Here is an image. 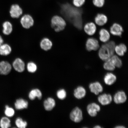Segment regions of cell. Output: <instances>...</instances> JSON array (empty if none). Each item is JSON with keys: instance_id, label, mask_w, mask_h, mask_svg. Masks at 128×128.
<instances>
[{"instance_id": "cell-1", "label": "cell", "mask_w": 128, "mask_h": 128, "mask_svg": "<svg viewBox=\"0 0 128 128\" xmlns=\"http://www.w3.org/2000/svg\"><path fill=\"white\" fill-rule=\"evenodd\" d=\"M61 11L62 14L77 28L81 30L82 28V15L83 13L82 7H75L72 3L67 2L61 6Z\"/></svg>"}, {"instance_id": "cell-2", "label": "cell", "mask_w": 128, "mask_h": 128, "mask_svg": "<svg viewBox=\"0 0 128 128\" xmlns=\"http://www.w3.org/2000/svg\"><path fill=\"white\" fill-rule=\"evenodd\" d=\"M116 44L113 41H108L102 45L98 52L99 57L102 60H108L114 55Z\"/></svg>"}, {"instance_id": "cell-3", "label": "cell", "mask_w": 128, "mask_h": 128, "mask_svg": "<svg viewBox=\"0 0 128 128\" xmlns=\"http://www.w3.org/2000/svg\"><path fill=\"white\" fill-rule=\"evenodd\" d=\"M51 26L54 31L58 32L64 29L66 26V23L63 18L58 15H55L51 19Z\"/></svg>"}, {"instance_id": "cell-4", "label": "cell", "mask_w": 128, "mask_h": 128, "mask_svg": "<svg viewBox=\"0 0 128 128\" xmlns=\"http://www.w3.org/2000/svg\"><path fill=\"white\" fill-rule=\"evenodd\" d=\"M20 22L23 28L28 29L33 26L34 24V20L31 15L26 14L22 16Z\"/></svg>"}, {"instance_id": "cell-5", "label": "cell", "mask_w": 128, "mask_h": 128, "mask_svg": "<svg viewBox=\"0 0 128 128\" xmlns=\"http://www.w3.org/2000/svg\"><path fill=\"white\" fill-rule=\"evenodd\" d=\"M70 119L72 121L76 123H79L83 119L82 111L78 107L72 110L70 113Z\"/></svg>"}, {"instance_id": "cell-6", "label": "cell", "mask_w": 128, "mask_h": 128, "mask_svg": "<svg viewBox=\"0 0 128 128\" xmlns=\"http://www.w3.org/2000/svg\"><path fill=\"white\" fill-rule=\"evenodd\" d=\"M100 47L98 41L95 38H89L86 41V49L89 52L97 50L100 48Z\"/></svg>"}, {"instance_id": "cell-7", "label": "cell", "mask_w": 128, "mask_h": 128, "mask_svg": "<svg viewBox=\"0 0 128 128\" xmlns=\"http://www.w3.org/2000/svg\"><path fill=\"white\" fill-rule=\"evenodd\" d=\"M11 17L14 18H18L23 13V10L20 5L17 4H12L10 11Z\"/></svg>"}, {"instance_id": "cell-8", "label": "cell", "mask_w": 128, "mask_h": 128, "mask_svg": "<svg viewBox=\"0 0 128 128\" xmlns=\"http://www.w3.org/2000/svg\"><path fill=\"white\" fill-rule=\"evenodd\" d=\"M87 110L90 116L92 117H95L96 116L97 112L100 111V106L97 104L92 103L88 105Z\"/></svg>"}, {"instance_id": "cell-9", "label": "cell", "mask_w": 128, "mask_h": 128, "mask_svg": "<svg viewBox=\"0 0 128 128\" xmlns=\"http://www.w3.org/2000/svg\"><path fill=\"white\" fill-rule=\"evenodd\" d=\"M12 66L16 71L19 72H23L25 69L24 62L20 58H17L15 59L13 62Z\"/></svg>"}, {"instance_id": "cell-10", "label": "cell", "mask_w": 128, "mask_h": 128, "mask_svg": "<svg viewBox=\"0 0 128 128\" xmlns=\"http://www.w3.org/2000/svg\"><path fill=\"white\" fill-rule=\"evenodd\" d=\"M12 69V65L9 62L4 61L0 62V74L7 75L8 74Z\"/></svg>"}, {"instance_id": "cell-11", "label": "cell", "mask_w": 128, "mask_h": 128, "mask_svg": "<svg viewBox=\"0 0 128 128\" xmlns=\"http://www.w3.org/2000/svg\"><path fill=\"white\" fill-rule=\"evenodd\" d=\"M127 100V96L124 91H120L116 93L114 97V100L116 104H122Z\"/></svg>"}, {"instance_id": "cell-12", "label": "cell", "mask_w": 128, "mask_h": 128, "mask_svg": "<svg viewBox=\"0 0 128 128\" xmlns=\"http://www.w3.org/2000/svg\"><path fill=\"white\" fill-rule=\"evenodd\" d=\"M89 88L91 92L96 95L103 92V90L102 84L98 82L91 83L89 84Z\"/></svg>"}, {"instance_id": "cell-13", "label": "cell", "mask_w": 128, "mask_h": 128, "mask_svg": "<svg viewBox=\"0 0 128 128\" xmlns=\"http://www.w3.org/2000/svg\"><path fill=\"white\" fill-rule=\"evenodd\" d=\"M124 30L121 25L117 23H114L110 28V32L114 36H120Z\"/></svg>"}, {"instance_id": "cell-14", "label": "cell", "mask_w": 128, "mask_h": 128, "mask_svg": "<svg viewBox=\"0 0 128 128\" xmlns=\"http://www.w3.org/2000/svg\"><path fill=\"white\" fill-rule=\"evenodd\" d=\"M52 41L49 38H43L40 43V46L41 49L46 52L52 49Z\"/></svg>"}, {"instance_id": "cell-15", "label": "cell", "mask_w": 128, "mask_h": 128, "mask_svg": "<svg viewBox=\"0 0 128 128\" xmlns=\"http://www.w3.org/2000/svg\"><path fill=\"white\" fill-rule=\"evenodd\" d=\"M98 99L99 102L103 106L109 104L112 101V97L110 94H102L99 96Z\"/></svg>"}, {"instance_id": "cell-16", "label": "cell", "mask_w": 128, "mask_h": 128, "mask_svg": "<svg viewBox=\"0 0 128 128\" xmlns=\"http://www.w3.org/2000/svg\"><path fill=\"white\" fill-rule=\"evenodd\" d=\"M84 28L85 32L89 36H92L95 34L96 30L95 24L92 22L86 24Z\"/></svg>"}, {"instance_id": "cell-17", "label": "cell", "mask_w": 128, "mask_h": 128, "mask_svg": "<svg viewBox=\"0 0 128 128\" xmlns=\"http://www.w3.org/2000/svg\"><path fill=\"white\" fill-rule=\"evenodd\" d=\"M108 18L106 15L103 14H98L95 19V23L97 25L102 26L108 22Z\"/></svg>"}, {"instance_id": "cell-18", "label": "cell", "mask_w": 128, "mask_h": 128, "mask_svg": "<svg viewBox=\"0 0 128 128\" xmlns=\"http://www.w3.org/2000/svg\"><path fill=\"white\" fill-rule=\"evenodd\" d=\"M86 94V91L84 88L82 86L78 87L74 90V95L77 99L80 100L84 98Z\"/></svg>"}, {"instance_id": "cell-19", "label": "cell", "mask_w": 128, "mask_h": 128, "mask_svg": "<svg viewBox=\"0 0 128 128\" xmlns=\"http://www.w3.org/2000/svg\"><path fill=\"white\" fill-rule=\"evenodd\" d=\"M116 80V76L111 73H107L104 78L105 84L108 86H111L114 84Z\"/></svg>"}, {"instance_id": "cell-20", "label": "cell", "mask_w": 128, "mask_h": 128, "mask_svg": "<svg viewBox=\"0 0 128 128\" xmlns=\"http://www.w3.org/2000/svg\"><path fill=\"white\" fill-rule=\"evenodd\" d=\"M28 102L22 98L18 99L15 103V108L17 110H21L28 108Z\"/></svg>"}, {"instance_id": "cell-21", "label": "cell", "mask_w": 128, "mask_h": 128, "mask_svg": "<svg viewBox=\"0 0 128 128\" xmlns=\"http://www.w3.org/2000/svg\"><path fill=\"white\" fill-rule=\"evenodd\" d=\"M100 39L102 42L106 43L109 41L110 38V34L109 32L105 28H102L100 30Z\"/></svg>"}, {"instance_id": "cell-22", "label": "cell", "mask_w": 128, "mask_h": 128, "mask_svg": "<svg viewBox=\"0 0 128 128\" xmlns=\"http://www.w3.org/2000/svg\"><path fill=\"white\" fill-rule=\"evenodd\" d=\"M56 105V102L54 99L52 98H48L44 101V107L46 110L51 111L53 109Z\"/></svg>"}, {"instance_id": "cell-23", "label": "cell", "mask_w": 128, "mask_h": 128, "mask_svg": "<svg viewBox=\"0 0 128 128\" xmlns=\"http://www.w3.org/2000/svg\"><path fill=\"white\" fill-rule=\"evenodd\" d=\"M42 94L41 91L38 89L32 90L30 91L28 95L29 98L31 100H34L37 97L39 100H41L42 98Z\"/></svg>"}, {"instance_id": "cell-24", "label": "cell", "mask_w": 128, "mask_h": 128, "mask_svg": "<svg viewBox=\"0 0 128 128\" xmlns=\"http://www.w3.org/2000/svg\"><path fill=\"white\" fill-rule=\"evenodd\" d=\"M127 50V48L125 44H120L117 46H116L115 48V52L118 56H124L125 53Z\"/></svg>"}, {"instance_id": "cell-25", "label": "cell", "mask_w": 128, "mask_h": 128, "mask_svg": "<svg viewBox=\"0 0 128 128\" xmlns=\"http://www.w3.org/2000/svg\"><path fill=\"white\" fill-rule=\"evenodd\" d=\"M12 52V48L8 44H2L0 46V55H1L8 56Z\"/></svg>"}, {"instance_id": "cell-26", "label": "cell", "mask_w": 128, "mask_h": 128, "mask_svg": "<svg viewBox=\"0 0 128 128\" xmlns=\"http://www.w3.org/2000/svg\"><path fill=\"white\" fill-rule=\"evenodd\" d=\"M4 29L3 32L6 35L10 34L12 31V24L10 22L6 21L4 22L3 24Z\"/></svg>"}, {"instance_id": "cell-27", "label": "cell", "mask_w": 128, "mask_h": 128, "mask_svg": "<svg viewBox=\"0 0 128 128\" xmlns=\"http://www.w3.org/2000/svg\"><path fill=\"white\" fill-rule=\"evenodd\" d=\"M110 59L116 68H120L122 66V62L117 56L114 55Z\"/></svg>"}, {"instance_id": "cell-28", "label": "cell", "mask_w": 128, "mask_h": 128, "mask_svg": "<svg viewBox=\"0 0 128 128\" xmlns=\"http://www.w3.org/2000/svg\"><path fill=\"white\" fill-rule=\"evenodd\" d=\"M11 126L10 121L7 117H3L0 120V127L2 128H8Z\"/></svg>"}, {"instance_id": "cell-29", "label": "cell", "mask_w": 128, "mask_h": 128, "mask_svg": "<svg viewBox=\"0 0 128 128\" xmlns=\"http://www.w3.org/2000/svg\"><path fill=\"white\" fill-rule=\"evenodd\" d=\"M103 67L104 69L109 71H113L116 68L110 58L105 61Z\"/></svg>"}, {"instance_id": "cell-30", "label": "cell", "mask_w": 128, "mask_h": 128, "mask_svg": "<svg viewBox=\"0 0 128 128\" xmlns=\"http://www.w3.org/2000/svg\"><path fill=\"white\" fill-rule=\"evenodd\" d=\"M15 124L16 126L19 128H25L26 127L28 124L26 122L24 121L22 118H18L16 119Z\"/></svg>"}, {"instance_id": "cell-31", "label": "cell", "mask_w": 128, "mask_h": 128, "mask_svg": "<svg viewBox=\"0 0 128 128\" xmlns=\"http://www.w3.org/2000/svg\"><path fill=\"white\" fill-rule=\"evenodd\" d=\"M27 70L30 72L33 73L36 72L37 66L36 64L33 62H28L27 66Z\"/></svg>"}, {"instance_id": "cell-32", "label": "cell", "mask_w": 128, "mask_h": 128, "mask_svg": "<svg viewBox=\"0 0 128 128\" xmlns=\"http://www.w3.org/2000/svg\"><path fill=\"white\" fill-rule=\"evenodd\" d=\"M6 109L4 111V114L8 117H12L15 114V111L13 108L6 105L5 106Z\"/></svg>"}, {"instance_id": "cell-33", "label": "cell", "mask_w": 128, "mask_h": 128, "mask_svg": "<svg viewBox=\"0 0 128 128\" xmlns=\"http://www.w3.org/2000/svg\"><path fill=\"white\" fill-rule=\"evenodd\" d=\"M105 1L106 0H92V3L95 7L102 8L104 6Z\"/></svg>"}, {"instance_id": "cell-34", "label": "cell", "mask_w": 128, "mask_h": 128, "mask_svg": "<svg viewBox=\"0 0 128 128\" xmlns=\"http://www.w3.org/2000/svg\"><path fill=\"white\" fill-rule=\"evenodd\" d=\"M86 0H72V3L73 5L77 8H81L84 4Z\"/></svg>"}, {"instance_id": "cell-35", "label": "cell", "mask_w": 128, "mask_h": 128, "mask_svg": "<svg viewBox=\"0 0 128 128\" xmlns=\"http://www.w3.org/2000/svg\"><path fill=\"white\" fill-rule=\"evenodd\" d=\"M57 96L58 98L60 100H64L66 96V92L65 90H60L57 92Z\"/></svg>"}, {"instance_id": "cell-36", "label": "cell", "mask_w": 128, "mask_h": 128, "mask_svg": "<svg viewBox=\"0 0 128 128\" xmlns=\"http://www.w3.org/2000/svg\"><path fill=\"white\" fill-rule=\"evenodd\" d=\"M4 40H3L2 38L0 36V46L2 44L3 42H4Z\"/></svg>"}, {"instance_id": "cell-37", "label": "cell", "mask_w": 128, "mask_h": 128, "mask_svg": "<svg viewBox=\"0 0 128 128\" xmlns=\"http://www.w3.org/2000/svg\"><path fill=\"white\" fill-rule=\"evenodd\" d=\"M116 128H126L125 127H124V126H116Z\"/></svg>"}, {"instance_id": "cell-38", "label": "cell", "mask_w": 128, "mask_h": 128, "mask_svg": "<svg viewBox=\"0 0 128 128\" xmlns=\"http://www.w3.org/2000/svg\"><path fill=\"white\" fill-rule=\"evenodd\" d=\"M94 128H102L100 126H94Z\"/></svg>"}]
</instances>
